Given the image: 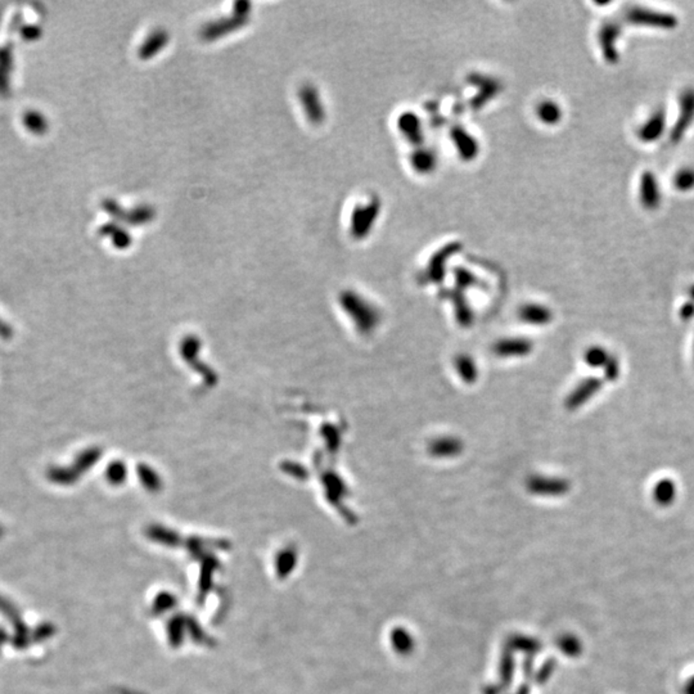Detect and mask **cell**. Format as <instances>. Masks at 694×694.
<instances>
[{"mask_svg":"<svg viewBox=\"0 0 694 694\" xmlns=\"http://www.w3.org/2000/svg\"><path fill=\"white\" fill-rule=\"evenodd\" d=\"M342 305L361 333L368 335L373 332L381 321L378 310L356 293H345L342 296Z\"/></svg>","mask_w":694,"mask_h":694,"instance_id":"6da1fadb","label":"cell"},{"mask_svg":"<svg viewBox=\"0 0 694 694\" xmlns=\"http://www.w3.org/2000/svg\"><path fill=\"white\" fill-rule=\"evenodd\" d=\"M103 210L116 220L129 225H144L156 217V210L150 205H138L133 209H124L115 200H105Z\"/></svg>","mask_w":694,"mask_h":694,"instance_id":"7a4b0ae2","label":"cell"},{"mask_svg":"<svg viewBox=\"0 0 694 694\" xmlns=\"http://www.w3.org/2000/svg\"><path fill=\"white\" fill-rule=\"evenodd\" d=\"M0 613H3L6 616V619L11 622V625L13 626L15 635L12 636L11 642H12V645L15 647V650H26L30 644H32L31 643V630L23 622V616L18 611V608L3 596H0Z\"/></svg>","mask_w":694,"mask_h":694,"instance_id":"3957f363","label":"cell"},{"mask_svg":"<svg viewBox=\"0 0 694 694\" xmlns=\"http://www.w3.org/2000/svg\"><path fill=\"white\" fill-rule=\"evenodd\" d=\"M247 23H248V15L233 13V15L214 20L211 23H206L205 26H202V29L200 30V37L203 40H207V41L223 38L225 35L243 27Z\"/></svg>","mask_w":694,"mask_h":694,"instance_id":"277c9868","label":"cell"},{"mask_svg":"<svg viewBox=\"0 0 694 694\" xmlns=\"http://www.w3.org/2000/svg\"><path fill=\"white\" fill-rule=\"evenodd\" d=\"M299 98L302 108L305 110L307 119L313 124L319 125L326 119V108L321 103L318 89L313 85H304L299 90Z\"/></svg>","mask_w":694,"mask_h":694,"instance_id":"5b68a950","label":"cell"},{"mask_svg":"<svg viewBox=\"0 0 694 694\" xmlns=\"http://www.w3.org/2000/svg\"><path fill=\"white\" fill-rule=\"evenodd\" d=\"M602 386L603 382L599 378H586L585 381L580 382L575 390L568 395L566 406L572 411L580 408L584 404L588 403L590 399L597 395Z\"/></svg>","mask_w":694,"mask_h":694,"instance_id":"8992f818","label":"cell"},{"mask_svg":"<svg viewBox=\"0 0 694 694\" xmlns=\"http://www.w3.org/2000/svg\"><path fill=\"white\" fill-rule=\"evenodd\" d=\"M527 486L529 490L539 495H562L570 489L566 480L546 476H532L527 481Z\"/></svg>","mask_w":694,"mask_h":694,"instance_id":"52a82bcc","label":"cell"},{"mask_svg":"<svg viewBox=\"0 0 694 694\" xmlns=\"http://www.w3.org/2000/svg\"><path fill=\"white\" fill-rule=\"evenodd\" d=\"M378 203L373 202L368 205L366 207H358L354 210L352 217H351V229L352 234L356 237H361L364 233L369 231L373 224L374 220L377 219L378 214Z\"/></svg>","mask_w":694,"mask_h":694,"instance_id":"ba28073f","label":"cell"},{"mask_svg":"<svg viewBox=\"0 0 694 694\" xmlns=\"http://www.w3.org/2000/svg\"><path fill=\"white\" fill-rule=\"evenodd\" d=\"M532 344L527 338H506L494 346V352L501 358L525 356L530 352Z\"/></svg>","mask_w":694,"mask_h":694,"instance_id":"9c48e42d","label":"cell"},{"mask_svg":"<svg viewBox=\"0 0 694 694\" xmlns=\"http://www.w3.org/2000/svg\"><path fill=\"white\" fill-rule=\"evenodd\" d=\"M169 32L165 29H156L152 31L150 35L143 41V44L138 49V56L142 60H150L155 57L157 53L161 52L165 46L169 43Z\"/></svg>","mask_w":694,"mask_h":694,"instance_id":"30bf717a","label":"cell"},{"mask_svg":"<svg viewBox=\"0 0 694 694\" xmlns=\"http://www.w3.org/2000/svg\"><path fill=\"white\" fill-rule=\"evenodd\" d=\"M462 450V441L451 436H444L440 439H436L430 445V453L436 458H453L461 454Z\"/></svg>","mask_w":694,"mask_h":694,"instance_id":"8fae6325","label":"cell"},{"mask_svg":"<svg viewBox=\"0 0 694 694\" xmlns=\"http://www.w3.org/2000/svg\"><path fill=\"white\" fill-rule=\"evenodd\" d=\"M694 117V91H687L681 101V116L672 130V141H679Z\"/></svg>","mask_w":694,"mask_h":694,"instance_id":"7c38bea8","label":"cell"},{"mask_svg":"<svg viewBox=\"0 0 694 694\" xmlns=\"http://www.w3.org/2000/svg\"><path fill=\"white\" fill-rule=\"evenodd\" d=\"M521 321L532 324V326H544L552 321V311L548 307L539 305V304H530L525 305L520 311Z\"/></svg>","mask_w":694,"mask_h":694,"instance_id":"4fadbf2b","label":"cell"},{"mask_svg":"<svg viewBox=\"0 0 694 694\" xmlns=\"http://www.w3.org/2000/svg\"><path fill=\"white\" fill-rule=\"evenodd\" d=\"M99 233L105 237H111L113 245L117 248H127L131 243L130 233L116 223H107L101 228Z\"/></svg>","mask_w":694,"mask_h":694,"instance_id":"5bb4252c","label":"cell"},{"mask_svg":"<svg viewBox=\"0 0 694 694\" xmlns=\"http://www.w3.org/2000/svg\"><path fill=\"white\" fill-rule=\"evenodd\" d=\"M655 501L661 506L670 504L676 496V485L670 478H662L657 482L653 489Z\"/></svg>","mask_w":694,"mask_h":694,"instance_id":"9a60e30c","label":"cell"},{"mask_svg":"<svg viewBox=\"0 0 694 694\" xmlns=\"http://www.w3.org/2000/svg\"><path fill=\"white\" fill-rule=\"evenodd\" d=\"M642 201L647 207H656L657 203L660 201V194H658V187H657L656 179L650 175L645 174L642 178Z\"/></svg>","mask_w":694,"mask_h":694,"instance_id":"2e32d148","label":"cell"},{"mask_svg":"<svg viewBox=\"0 0 694 694\" xmlns=\"http://www.w3.org/2000/svg\"><path fill=\"white\" fill-rule=\"evenodd\" d=\"M664 115H662V113H657L655 117H652V120H650L647 122V125L644 127V129H642V131H641L642 139L647 141V142L657 139L661 135V131L664 129Z\"/></svg>","mask_w":694,"mask_h":694,"instance_id":"e0dca14e","label":"cell"},{"mask_svg":"<svg viewBox=\"0 0 694 694\" xmlns=\"http://www.w3.org/2000/svg\"><path fill=\"white\" fill-rule=\"evenodd\" d=\"M456 368L464 382H473L477 377V368L470 356H459L456 359Z\"/></svg>","mask_w":694,"mask_h":694,"instance_id":"ac0fdd59","label":"cell"},{"mask_svg":"<svg viewBox=\"0 0 694 694\" xmlns=\"http://www.w3.org/2000/svg\"><path fill=\"white\" fill-rule=\"evenodd\" d=\"M610 356L611 355L605 351V349L600 347V346H594V347L588 349L584 358H585L586 364L591 368H602L607 364Z\"/></svg>","mask_w":694,"mask_h":694,"instance_id":"d6986e66","label":"cell"},{"mask_svg":"<svg viewBox=\"0 0 694 694\" xmlns=\"http://www.w3.org/2000/svg\"><path fill=\"white\" fill-rule=\"evenodd\" d=\"M400 127L405 133L404 135H408V138L411 141H417V142L420 141L422 133H420V124L417 117L411 115H405L403 119L400 120Z\"/></svg>","mask_w":694,"mask_h":694,"instance_id":"ffe728a7","label":"cell"},{"mask_svg":"<svg viewBox=\"0 0 694 694\" xmlns=\"http://www.w3.org/2000/svg\"><path fill=\"white\" fill-rule=\"evenodd\" d=\"M456 138V148H459L463 157L470 158L476 153V143L473 142L472 136L462 131H456L454 134Z\"/></svg>","mask_w":694,"mask_h":694,"instance_id":"44dd1931","label":"cell"},{"mask_svg":"<svg viewBox=\"0 0 694 694\" xmlns=\"http://www.w3.org/2000/svg\"><path fill=\"white\" fill-rule=\"evenodd\" d=\"M56 626L51 622L40 624L39 626L31 630V643H43L51 639L56 634Z\"/></svg>","mask_w":694,"mask_h":694,"instance_id":"7402d4cb","label":"cell"},{"mask_svg":"<svg viewBox=\"0 0 694 694\" xmlns=\"http://www.w3.org/2000/svg\"><path fill=\"white\" fill-rule=\"evenodd\" d=\"M539 117L544 122H555L560 119V108L554 105L553 102H545L541 105H539Z\"/></svg>","mask_w":694,"mask_h":694,"instance_id":"603a6c76","label":"cell"},{"mask_svg":"<svg viewBox=\"0 0 694 694\" xmlns=\"http://www.w3.org/2000/svg\"><path fill=\"white\" fill-rule=\"evenodd\" d=\"M413 164L420 172H430L433 166H435V156H433V153L428 152V150L418 152L414 156Z\"/></svg>","mask_w":694,"mask_h":694,"instance_id":"cb8c5ba5","label":"cell"},{"mask_svg":"<svg viewBox=\"0 0 694 694\" xmlns=\"http://www.w3.org/2000/svg\"><path fill=\"white\" fill-rule=\"evenodd\" d=\"M676 187L681 191H688L694 186V172L692 170H684L680 172L675 179Z\"/></svg>","mask_w":694,"mask_h":694,"instance_id":"d4e9b609","label":"cell"},{"mask_svg":"<svg viewBox=\"0 0 694 694\" xmlns=\"http://www.w3.org/2000/svg\"><path fill=\"white\" fill-rule=\"evenodd\" d=\"M605 375L608 381H615L619 375V363L617 358L610 356L605 366Z\"/></svg>","mask_w":694,"mask_h":694,"instance_id":"484cf974","label":"cell"},{"mask_svg":"<svg viewBox=\"0 0 694 694\" xmlns=\"http://www.w3.org/2000/svg\"><path fill=\"white\" fill-rule=\"evenodd\" d=\"M26 124H27V127L32 129L34 131H38V133H40V131H44L45 127H46L44 117H43L41 115H39L38 113H31V115H29V116H27V121H26Z\"/></svg>","mask_w":694,"mask_h":694,"instance_id":"4316f807","label":"cell"},{"mask_svg":"<svg viewBox=\"0 0 694 694\" xmlns=\"http://www.w3.org/2000/svg\"><path fill=\"white\" fill-rule=\"evenodd\" d=\"M680 316L683 321H690L694 316V304L693 302H688L686 305H683L681 309H680Z\"/></svg>","mask_w":694,"mask_h":694,"instance_id":"83f0119b","label":"cell"},{"mask_svg":"<svg viewBox=\"0 0 694 694\" xmlns=\"http://www.w3.org/2000/svg\"><path fill=\"white\" fill-rule=\"evenodd\" d=\"M12 336H13V329H12V327L8 324L7 321L0 319V338L9 340Z\"/></svg>","mask_w":694,"mask_h":694,"instance_id":"f1b7e54d","label":"cell"},{"mask_svg":"<svg viewBox=\"0 0 694 694\" xmlns=\"http://www.w3.org/2000/svg\"><path fill=\"white\" fill-rule=\"evenodd\" d=\"M250 9H251V4L248 1H237L234 4V13H238V15H248Z\"/></svg>","mask_w":694,"mask_h":694,"instance_id":"f546056e","label":"cell"},{"mask_svg":"<svg viewBox=\"0 0 694 694\" xmlns=\"http://www.w3.org/2000/svg\"><path fill=\"white\" fill-rule=\"evenodd\" d=\"M11 639H12V638H11L9 634H8L6 627L0 626V653H1L3 647H4V645H6V644H7Z\"/></svg>","mask_w":694,"mask_h":694,"instance_id":"4dcf8cb0","label":"cell"},{"mask_svg":"<svg viewBox=\"0 0 694 694\" xmlns=\"http://www.w3.org/2000/svg\"><path fill=\"white\" fill-rule=\"evenodd\" d=\"M690 297H692V300L694 301V285L692 287V290H690Z\"/></svg>","mask_w":694,"mask_h":694,"instance_id":"1f68e13d","label":"cell"},{"mask_svg":"<svg viewBox=\"0 0 694 694\" xmlns=\"http://www.w3.org/2000/svg\"><path fill=\"white\" fill-rule=\"evenodd\" d=\"M3 535H4V530H3V527L0 526V539L3 538Z\"/></svg>","mask_w":694,"mask_h":694,"instance_id":"d6a6232c","label":"cell"},{"mask_svg":"<svg viewBox=\"0 0 694 694\" xmlns=\"http://www.w3.org/2000/svg\"><path fill=\"white\" fill-rule=\"evenodd\" d=\"M693 360H694V344H693Z\"/></svg>","mask_w":694,"mask_h":694,"instance_id":"836d02e7","label":"cell"}]
</instances>
